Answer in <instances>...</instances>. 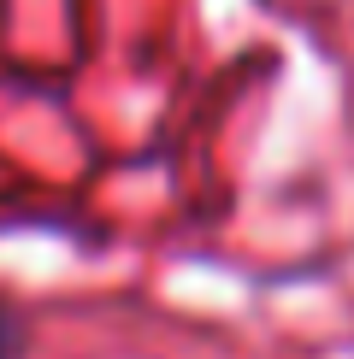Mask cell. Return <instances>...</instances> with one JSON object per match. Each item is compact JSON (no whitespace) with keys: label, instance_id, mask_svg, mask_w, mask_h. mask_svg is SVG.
I'll return each mask as SVG.
<instances>
[{"label":"cell","instance_id":"6da1fadb","mask_svg":"<svg viewBox=\"0 0 354 359\" xmlns=\"http://www.w3.org/2000/svg\"><path fill=\"white\" fill-rule=\"evenodd\" d=\"M18 348H24L18 312H12V306H0V359H18Z\"/></svg>","mask_w":354,"mask_h":359}]
</instances>
